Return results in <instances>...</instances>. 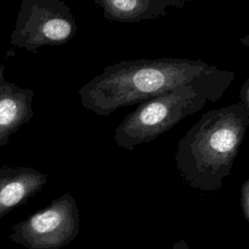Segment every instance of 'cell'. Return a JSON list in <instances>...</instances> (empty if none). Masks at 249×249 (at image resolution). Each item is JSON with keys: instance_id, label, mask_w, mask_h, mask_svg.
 Segmentation results:
<instances>
[{"instance_id": "cell-12", "label": "cell", "mask_w": 249, "mask_h": 249, "mask_svg": "<svg viewBox=\"0 0 249 249\" xmlns=\"http://www.w3.org/2000/svg\"><path fill=\"white\" fill-rule=\"evenodd\" d=\"M240 42L242 45H244L245 47H249V34L243 36L240 38Z\"/></svg>"}, {"instance_id": "cell-3", "label": "cell", "mask_w": 249, "mask_h": 249, "mask_svg": "<svg viewBox=\"0 0 249 249\" xmlns=\"http://www.w3.org/2000/svg\"><path fill=\"white\" fill-rule=\"evenodd\" d=\"M225 90L199 85H188L163 92L137 104L117 126L114 140L123 149L149 143L170 130L186 117L200 111L208 101H218Z\"/></svg>"}, {"instance_id": "cell-7", "label": "cell", "mask_w": 249, "mask_h": 249, "mask_svg": "<svg viewBox=\"0 0 249 249\" xmlns=\"http://www.w3.org/2000/svg\"><path fill=\"white\" fill-rule=\"evenodd\" d=\"M33 97V89L12 82L0 83V147L6 146L10 136L31 120Z\"/></svg>"}, {"instance_id": "cell-4", "label": "cell", "mask_w": 249, "mask_h": 249, "mask_svg": "<svg viewBox=\"0 0 249 249\" xmlns=\"http://www.w3.org/2000/svg\"><path fill=\"white\" fill-rule=\"evenodd\" d=\"M77 24L70 8L61 0H22L10 43L28 52L59 46L75 36Z\"/></svg>"}, {"instance_id": "cell-6", "label": "cell", "mask_w": 249, "mask_h": 249, "mask_svg": "<svg viewBox=\"0 0 249 249\" xmlns=\"http://www.w3.org/2000/svg\"><path fill=\"white\" fill-rule=\"evenodd\" d=\"M48 181V175L32 167L4 166L0 169V219L25 204Z\"/></svg>"}, {"instance_id": "cell-5", "label": "cell", "mask_w": 249, "mask_h": 249, "mask_svg": "<svg viewBox=\"0 0 249 249\" xmlns=\"http://www.w3.org/2000/svg\"><path fill=\"white\" fill-rule=\"evenodd\" d=\"M80 215L69 193L13 226L9 238L27 249H61L78 235Z\"/></svg>"}, {"instance_id": "cell-10", "label": "cell", "mask_w": 249, "mask_h": 249, "mask_svg": "<svg viewBox=\"0 0 249 249\" xmlns=\"http://www.w3.org/2000/svg\"><path fill=\"white\" fill-rule=\"evenodd\" d=\"M240 103L243 105L247 114L249 115V78H247L240 89Z\"/></svg>"}, {"instance_id": "cell-8", "label": "cell", "mask_w": 249, "mask_h": 249, "mask_svg": "<svg viewBox=\"0 0 249 249\" xmlns=\"http://www.w3.org/2000/svg\"><path fill=\"white\" fill-rule=\"evenodd\" d=\"M110 21L139 22L165 17L169 9L183 8L190 0H92Z\"/></svg>"}, {"instance_id": "cell-9", "label": "cell", "mask_w": 249, "mask_h": 249, "mask_svg": "<svg viewBox=\"0 0 249 249\" xmlns=\"http://www.w3.org/2000/svg\"><path fill=\"white\" fill-rule=\"evenodd\" d=\"M240 203L243 215L249 222V178L243 183L240 192Z\"/></svg>"}, {"instance_id": "cell-13", "label": "cell", "mask_w": 249, "mask_h": 249, "mask_svg": "<svg viewBox=\"0 0 249 249\" xmlns=\"http://www.w3.org/2000/svg\"><path fill=\"white\" fill-rule=\"evenodd\" d=\"M5 79H4V66L0 64V83L4 82Z\"/></svg>"}, {"instance_id": "cell-11", "label": "cell", "mask_w": 249, "mask_h": 249, "mask_svg": "<svg viewBox=\"0 0 249 249\" xmlns=\"http://www.w3.org/2000/svg\"><path fill=\"white\" fill-rule=\"evenodd\" d=\"M172 249H191V248L184 239H180L179 241L173 243Z\"/></svg>"}, {"instance_id": "cell-1", "label": "cell", "mask_w": 249, "mask_h": 249, "mask_svg": "<svg viewBox=\"0 0 249 249\" xmlns=\"http://www.w3.org/2000/svg\"><path fill=\"white\" fill-rule=\"evenodd\" d=\"M234 79L232 71L222 70L201 60L183 57L121 60L106 66L78 91L84 108L98 116L139 104L163 92L188 85L227 90Z\"/></svg>"}, {"instance_id": "cell-2", "label": "cell", "mask_w": 249, "mask_h": 249, "mask_svg": "<svg viewBox=\"0 0 249 249\" xmlns=\"http://www.w3.org/2000/svg\"><path fill=\"white\" fill-rule=\"evenodd\" d=\"M249 126V115L238 102L212 109L180 139L176 165L193 188L216 191L232 167Z\"/></svg>"}]
</instances>
